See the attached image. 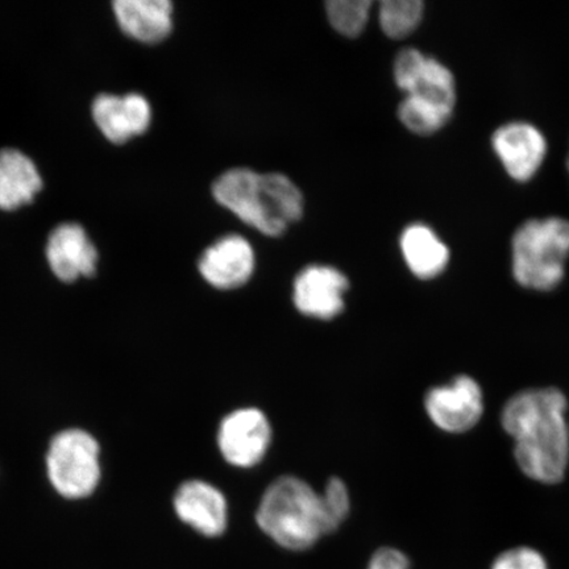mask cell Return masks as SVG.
<instances>
[{
    "mask_svg": "<svg viewBox=\"0 0 569 569\" xmlns=\"http://www.w3.org/2000/svg\"><path fill=\"white\" fill-rule=\"evenodd\" d=\"M567 398L559 389H530L505 405L501 423L515 439V455L528 478L557 483L565 479L569 462Z\"/></svg>",
    "mask_w": 569,
    "mask_h": 569,
    "instance_id": "obj_1",
    "label": "cell"
},
{
    "mask_svg": "<svg viewBox=\"0 0 569 569\" xmlns=\"http://www.w3.org/2000/svg\"><path fill=\"white\" fill-rule=\"evenodd\" d=\"M212 194L223 208L268 237H280L303 213L300 189L280 173L234 168L213 182Z\"/></svg>",
    "mask_w": 569,
    "mask_h": 569,
    "instance_id": "obj_2",
    "label": "cell"
},
{
    "mask_svg": "<svg viewBox=\"0 0 569 569\" xmlns=\"http://www.w3.org/2000/svg\"><path fill=\"white\" fill-rule=\"evenodd\" d=\"M259 528L283 549L303 551L326 536L319 495L293 476L276 480L261 498Z\"/></svg>",
    "mask_w": 569,
    "mask_h": 569,
    "instance_id": "obj_3",
    "label": "cell"
},
{
    "mask_svg": "<svg viewBox=\"0 0 569 569\" xmlns=\"http://www.w3.org/2000/svg\"><path fill=\"white\" fill-rule=\"evenodd\" d=\"M513 274L521 287L549 291L565 279L569 222L560 218L529 220L513 238Z\"/></svg>",
    "mask_w": 569,
    "mask_h": 569,
    "instance_id": "obj_4",
    "label": "cell"
},
{
    "mask_svg": "<svg viewBox=\"0 0 569 569\" xmlns=\"http://www.w3.org/2000/svg\"><path fill=\"white\" fill-rule=\"evenodd\" d=\"M99 445L88 431L57 433L47 455L48 478L57 493L70 500L90 496L101 480Z\"/></svg>",
    "mask_w": 569,
    "mask_h": 569,
    "instance_id": "obj_5",
    "label": "cell"
},
{
    "mask_svg": "<svg viewBox=\"0 0 569 569\" xmlns=\"http://www.w3.org/2000/svg\"><path fill=\"white\" fill-rule=\"evenodd\" d=\"M395 78L408 98L452 116L457 91L453 76L443 63L429 59L417 49H403L395 62Z\"/></svg>",
    "mask_w": 569,
    "mask_h": 569,
    "instance_id": "obj_6",
    "label": "cell"
},
{
    "mask_svg": "<svg viewBox=\"0 0 569 569\" xmlns=\"http://www.w3.org/2000/svg\"><path fill=\"white\" fill-rule=\"evenodd\" d=\"M425 408L440 430L461 433L473 429L483 415L482 390L472 377L461 375L451 383L432 388Z\"/></svg>",
    "mask_w": 569,
    "mask_h": 569,
    "instance_id": "obj_7",
    "label": "cell"
},
{
    "mask_svg": "<svg viewBox=\"0 0 569 569\" xmlns=\"http://www.w3.org/2000/svg\"><path fill=\"white\" fill-rule=\"evenodd\" d=\"M272 430L258 409H240L223 419L218 445L223 458L232 466L248 468L264 458Z\"/></svg>",
    "mask_w": 569,
    "mask_h": 569,
    "instance_id": "obj_8",
    "label": "cell"
},
{
    "mask_svg": "<svg viewBox=\"0 0 569 569\" xmlns=\"http://www.w3.org/2000/svg\"><path fill=\"white\" fill-rule=\"evenodd\" d=\"M346 276L338 269L311 266L295 281V305L303 316L332 319L345 309L343 296L348 289Z\"/></svg>",
    "mask_w": 569,
    "mask_h": 569,
    "instance_id": "obj_9",
    "label": "cell"
},
{
    "mask_svg": "<svg viewBox=\"0 0 569 569\" xmlns=\"http://www.w3.org/2000/svg\"><path fill=\"white\" fill-rule=\"evenodd\" d=\"M492 141L495 152L516 181L531 180L546 158L543 134L528 123L505 124L495 132Z\"/></svg>",
    "mask_w": 569,
    "mask_h": 569,
    "instance_id": "obj_10",
    "label": "cell"
},
{
    "mask_svg": "<svg viewBox=\"0 0 569 569\" xmlns=\"http://www.w3.org/2000/svg\"><path fill=\"white\" fill-rule=\"evenodd\" d=\"M198 267L203 279L213 288L237 289L243 287L252 277L253 249L239 234H229L206 249Z\"/></svg>",
    "mask_w": 569,
    "mask_h": 569,
    "instance_id": "obj_11",
    "label": "cell"
},
{
    "mask_svg": "<svg viewBox=\"0 0 569 569\" xmlns=\"http://www.w3.org/2000/svg\"><path fill=\"white\" fill-rule=\"evenodd\" d=\"M174 510L183 523L208 538L222 536L229 522L224 496L201 480L182 483L174 497Z\"/></svg>",
    "mask_w": 569,
    "mask_h": 569,
    "instance_id": "obj_12",
    "label": "cell"
},
{
    "mask_svg": "<svg viewBox=\"0 0 569 569\" xmlns=\"http://www.w3.org/2000/svg\"><path fill=\"white\" fill-rule=\"evenodd\" d=\"M47 258L53 273L66 282L96 273L97 249L78 224H62L52 232Z\"/></svg>",
    "mask_w": 569,
    "mask_h": 569,
    "instance_id": "obj_13",
    "label": "cell"
},
{
    "mask_svg": "<svg viewBox=\"0 0 569 569\" xmlns=\"http://www.w3.org/2000/svg\"><path fill=\"white\" fill-rule=\"evenodd\" d=\"M92 113L104 137L117 144L144 133L152 116L151 106L140 94L99 96Z\"/></svg>",
    "mask_w": 569,
    "mask_h": 569,
    "instance_id": "obj_14",
    "label": "cell"
},
{
    "mask_svg": "<svg viewBox=\"0 0 569 569\" xmlns=\"http://www.w3.org/2000/svg\"><path fill=\"white\" fill-rule=\"evenodd\" d=\"M122 30L142 42H160L172 31L173 7L169 0H118L113 3Z\"/></svg>",
    "mask_w": 569,
    "mask_h": 569,
    "instance_id": "obj_15",
    "label": "cell"
},
{
    "mask_svg": "<svg viewBox=\"0 0 569 569\" xmlns=\"http://www.w3.org/2000/svg\"><path fill=\"white\" fill-rule=\"evenodd\" d=\"M42 187L34 163L16 149L0 152V209L16 210L30 203Z\"/></svg>",
    "mask_w": 569,
    "mask_h": 569,
    "instance_id": "obj_16",
    "label": "cell"
},
{
    "mask_svg": "<svg viewBox=\"0 0 569 569\" xmlns=\"http://www.w3.org/2000/svg\"><path fill=\"white\" fill-rule=\"evenodd\" d=\"M401 249L405 261L418 279H436L450 261V251L443 241L423 224H412L403 231Z\"/></svg>",
    "mask_w": 569,
    "mask_h": 569,
    "instance_id": "obj_17",
    "label": "cell"
},
{
    "mask_svg": "<svg viewBox=\"0 0 569 569\" xmlns=\"http://www.w3.org/2000/svg\"><path fill=\"white\" fill-rule=\"evenodd\" d=\"M423 3L419 0H386L381 3L380 23L391 39L407 38L421 23Z\"/></svg>",
    "mask_w": 569,
    "mask_h": 569,
    "instance_id": "obj_18",
    "label": "cell"
},
{
    "mask_svg": "<svg viewBox=\"0 0 569 569\" xmlns=\"http://www.w3.org/2000/svg\"><path fill=\"white\" fill-rule=\"evenodd\" d=\"M371 6L369 0H331L326 3L327 17L339 33L356 38L365 31Z\"/></svg>",
    "mask_w": 569,
    "mask_h": 569,
    "instance_id": "obj_19",
    "label": "cell"
},
{
    "mask_svg": "<svg viewBox=\"0 0 569 569\" xmlns=\"http://www.w3.org/2000/svg\"><path fill=\"white\" fill-rule=\"evenodd\" d=\"M320 510H322L326 536L337 531L350 513V493L346 483L333 478L327 483L325 492L319 495Z\"/></svg>",
    "mask_w": 569,
    "mask_h": 569,
    "instance_id": "obj_20",
    "label": "cell"
},
{
    "mask_svg": "<svg viewBox=\"0 0 569 569\" xmlns=\"http://www.w3.org/2000/svg\"><path fill=\"white\" fill-rule=\"evenodd\" d=\"M398 117L411 132L431 134L446 126L452 116L405 98L398 110Z\"/></svg>",
    "mask_w": 569,
    "mask_h": 569,
    "instance_id": "obj_21",
    "label": "cell"
},
{
    "mask_svg": "<svg viewBox=\"0 0 569 569\" xmlns=\"http://www.w3.org/2000/svg\"><path fill=\"white\" fill-rule=\"evenodd\" d=\"M490 569H549L542 553L530 547H517L497 557Z\"/></svg>",
    "mask_w": 569,
    "mask_h": 569,
    "instance_id": "obj_22",
    "label": "cell"
},
{
    "mask_svg": "<svg viewBox=\"0 0 569 569\" xmlns=\"http://www.w3.org/2000/svg\"><path fill=\"white\" fill-rule=\"evenodd\" d=\"M367 569H410V560L400 550L382 547L373 553Z\"/></svg>",
    "mask_w": 569,
    "mask_h": 569,
    "instance_id": "obj_23",
    "label": "cell"
},
{
    "mask_svg": "<svg viewBox=\"0 0 569 569\" xmlns=\"http://www.w3.org/2000/svg\"><path fill=\"white\" fill-rule=\"evenodd\" d=\"M567 166H568V172H569V156H568Z\"/></svg>",
    "mask_w": 569,
    "mask_h": 569,
    "instance_id": "obj_24",
    "label": "cell"
}]
</instances>
